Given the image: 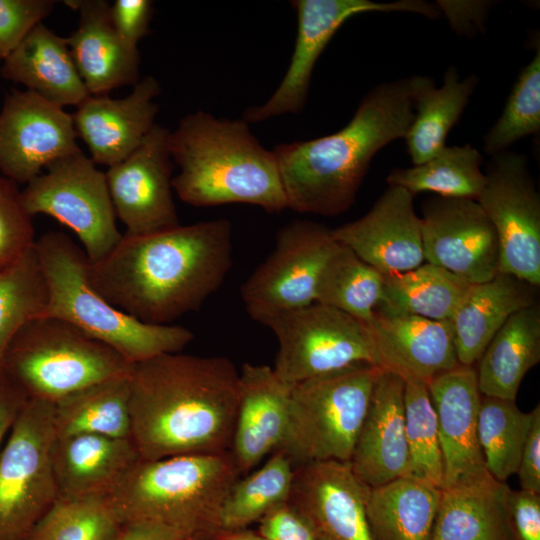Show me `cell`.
<instances>
[{"label":"cell","mask_w":540,"mask_h":540,"mask_svg":"<svg viewBox=\"0 0 540 540\" xmlns=\"http://www.w3.org/2000/svg\"><path fill=\"white\" fill-rule=\"evenodd\" d=\"M258 322L277 339L272 368L289 386L359 364L380 367L370 326L336 308L314 302Z\"/></svg>","instance_id":"9c48e42d"},{"label":"cell","mask_w":540,"mask_h":540,"mask_svg":"<svg viewBox=\"0 0 540 540\" xmlns=\"http://www.w3.org/2000/svg\"><path fill=\"white\" fill-rule=\"evenodd\" d=\"M239 373V403L229 452L241 476L280 447L292 386L264 364L245 363Z\"/></svg>","instance_id":"cb8c5ba5"},{"label":"cell","mask_w":540,"mask_h":540,"mask_svg":"<svg viewBox=\"0 0 540 540\" xmlns=\"http://www.w3.org/2000/svg\"><path fill=\"white\" fill-rule=\"evenodd\" d=\"M532 413L521 411L515 401L481 397L478 440L490 475L505 482L516 474L530 430Z\"/></svg>","instance_id":"74e56055"},{"label":"cell","mask_w":540,"mask_h":540,"mask_svg":"<svg viewBox=\"0 0 540 540\" xmlns=\"http://www.w3.org/2000/svg\"><path fill=\"white\" fill-rule=\"evenodd\" d=\"M382 288L383 275L339 243L320 275L316 302L369 325L380 302Z\"/></svg>","instance_id":"8d00e7d4"},{"label":"cell","mask_w":540,"mask_h":540,"mask_svg":"<svg viewBox=\"0 0 540 540\" xmlns=\"http://www.w3.org/2000/svg\"><path fill=\"white\" fill-rule=\"evenodd\" d=\"M483 158L470 144L445 146L428 161L409 168H395L389 186H399L413 196L433 192L438 196L476 200L485 183Z\"/></svg>","instance_id":"e575fe53"},{"label":"cell","mask_w":540,"mask_h":540,"mask_svg":"<svg viewBox=\"0 0 540 540\" xmlns=\"http://www.w3.org/2000/svg\"><path fill=\"white\" fill-rule=\"evenodd\" d=\"M369 488L348 463L311 462L295 467L288 501L318 540H374L366 515Z\"/></svg>","instance_id":"d6986e66"},{"label":"cell","mask_w":540,"mask_h":540,"mask_svg":"<svg viewBox=\"0 0 540 540\" xmlns=\"http://www.w3.org/2000/svg\"><path fill=\"white\" fill-rule=\"evenodd\" d=\"M478 361L476 373L481 395L515 401L524 376L540 361L538 304L511 315Z\"/></svg>","instance_id":"f546056e"},{"label":"cell","mask_w":540,"mask_h":540,"mask_svg":"<svg viewBox=\"0 0 540 540\" xmlns=\"http://www.w3.org/2000/svg\"><path fill=\"white\" fill-rule=\"evenodd\" d=\"M233 262V228L218 218L144 234H123L88 266L108 302L147 324L170 325L197 311L223 284Z\"/></svg>","instance_id":"6da1fadb"},{"label":"cell","mask_w":540,"mask_h":540,"mask_svg":"<svg viewBox=\"0 0 540 540\" xmlns=\"http://www.w3.org/2000/svg\"><path fill=\"white\" fill-rule=\"evenodd\" d=\"M52 404L28 400L0 453V540H26L58 498Z\"/></svg>","instance_id":"30bf717a"},{"label":"cell","mask_w":540,"mask_h":540,"mask_svg":"<svg viewBox=\"0 0 540 540\" xmlns=\"http://www.w3.org/2000/svg\"><path fill=\"white\" fill-rule=\"evenodd\" d=\"M27 401L25 394L0 368V453L14 422Z\"/></svg>","instance_id":"f907efd6"},{"label":"cell","mask_w":540,"mask_h":540,"mask_svg":"<svg viewBox=\"0 0 540 540\" xmlns=\"http://www.w3.org/2000/svg\"><path fill=\"white\" fill-rule=\"evenodd\" d=\"M478 80L476 75L460 79L456 67L447 69L440 88L427 77L416 94L414 119L404 137L413 165L428 161L446 146V137L461 117Z\"/></svg>","instance_id":"1f68e13d"},{"label":"cell","mask_w":540,"mask_h":540,"mask_svg":"<svg viewBox=\"0 0 540 540\" xmlns=\"http://www.w3.org/2000/svg\"><path fill=\"white\" fill-rule=\"evenodd\" d=\"M540 131V49L525 65L507 98L500 117L484 137L483 150L492 156L522 138Z\"/></svg>","instance_id":"b9f144b4"},{"label":"cell","mask_w":540,"mask_h":540,"mask_svg":"<svg viewBox=\"0 0 540 540\" xmlns=\"http://www.w3.org/2000/svg\"><path fill=\"white\" fill-rule=\"evenodd\" d=\"M348 464L370 488L412 475L405 435L404 379L398 374L380 368Z\"/></svg>","instance_id":"7402d4cb"},{"label":"cell","mask_w":540,"mask_h":540,"mask_svg":"<svg viewBox=\"0 0 540 540\" xmlns=\"http://www.w3.org/2000/svg\"><path fill=\"white\" fill-rule=\"evenodd\" d=\"M183 532L153 522L123 523L112 540H186Z\"/></svg>","instance_id":"816d5d0a"},{"label":"cell","mask_w":540,"mask_h":540,"mask_svg":"<svg viewBox=\"0 0 540 540\" xmlns=\"http://www.w3.org/2000/svg\"><path fill=\"white\" fill-rule=\"evenodd\" d=\"M443 461V487L467 484L490 475L478 440L481 393L472 366L458 365L429 382Z\"/></svg>","instance_id":"ffe728a7"},{"label":"cell","mask_w":540,"mask_h":540,"mask_svg":"<svg viewBox=\"0 0 540 540\" xmlns=\"http://www.w3.org/2000/svg\"><path fill=\"white\" fill-rule=\"evenodd\" d=\"M536 286L498 272L489 281L471 284L451 324L458 361L472 366L511 315L536 303Z\"/></svg>","instance_id":"83f0119b"},{"label":"cell","mask_w":540,"mask_h":540,"mask_svg":"<svg viewBox=\"0 0 540 540\" xmlns=\"http://www.w3.org/2000/svg\"><path fill=\"white\" fill-rule=\"evenodd\" d=\"M332 229L295 220L277 234L273 250L241 287L246 311L256 321L273 312L316 302L322 270L338 247Z\"/></svg>","instance_id":"5bb4252c"},{"label":"cell","mask_w":540,"mask_h":540,"mask_svg":"<svg viewBox=\"0 0 540 540\" xmlns=\"http://www.w3.org/2000/svg\"><path fill=\"white\" fill-rule=\"evenodd\" d=\"M47 304V281L34 245L0 271V365L14 336L42 317Z\"/></svg>","instance_id":"f35d334b"},{"label":"cell","mask_w":540,"mask_h":540,"mask_svg":"<svg viewBox=\"0 0 540 540\" xmlns=\"http://www.w3.org/2000/svg\"><path fill=\"white\" fill-rule=\"evenodd\" d=\"M21 190L33 216L45 214L70 228L90 263L107 255L122 235L116 225L105 173L82 150L51 162Z\"/></svg>","instance_id":"8fae6325"},{"label":"cell","mask_w":540,"mask_h":540,"mask_svg":"<svg viewBox=\"0 0 540 540\" xmlns=\"http://www.w3.org/2000/svg\"><path fill=\"white\" fill-rule=\"evenodd\" d=\"M130 378L131 374L106 379L54 404L56 436L86 433L131 439Z\"/></svg>","instance_id":"d6a6232c"},{"label":"cell","mask_w":540,"mask_h":540,"mask_svg":"<svg viewBox=\"0 0 540 540\" xmlns=\"http://www.w3.org/2000/svg\"><path fill=\"white\" fill-rule=\"evenodd\" d=\"M510 490L492 476L442 488L431 540H513Z\"/></svg>","instance_id":"f1b7e54d"},{"label":"cell","mask_w":540,"mask_h":540,"mask_svg":"<svg viewBox=\"0 0 540 540\" xmlns=\"http://www.w3.org/2000/svg\"><path fill=\"white\" fill-rule=\"evenodd\" d=\"M291 5L297 15V35L288 69L266 102L244 110L242 119L248 124L303 110L317 60L339 28L353 16L369 12H412L437 18L441 14L436 4L423 0H294Z\"/></svg>","instance_id":"4fadbf2b"},{"label":"cell","mask_w":540,"mask_h":540,"mask_svg":"<svg viewBox=\"0 0 540 540\" xmlns=\"http://www.w3.org/2000/svg\"><path fill=\"white\" fill-rule=\"evenodd\" d=\"M212 534H213V533H211V534L196 535V536L189 537V538L186 539V540H213Z\"/></svg>","instance_id":"db71d44e"},{"label":"cell","mask_w":540,"mask_h":540,"mask_svg":"<svg viewBox=\"0 0 540 540\" xmlns=\"http://www.w3.org/2000/svg\"><path fill=\"white\" fill-rule=\"evenodd\" d=\"M441 489L414 476L369 488L366 515L374 540H431Z\"/></svg>","instance_id":"4dcf8cb0"},{"label":"cell","mask_w":540,"mask_h":540,"mask_svg":"<svg viewBox=\"0 0 540 540\" xmlns=\"http://www.w3.org/2000/svg\"><path fill=\"white\" fill-rule=\"evenodd\" d=\"M0 74L60 108L77 107L90 95L74 65L65 37L58 36L42 23L3 60Z\"/></svg>","instance_id":"4316f807"},{"label":"cell","mask_w":540,"mask_h":540,"mask_svg":"<svg viewBox=\"0 0 540 540\" xmlns=\"http://www.w3.org/2000/svg\"><path fill=\"white\" fill-rule=\"evenodd\" d=\"M379 365L403 379L429 384L460 365L451 321L375 310L369 324Z\"/></svg>","instance_id":"603a6c76"},{"label":"cell","mask_w":540,"mask_h":540,"mask_svg":"<svg viewBox=\"0 0 540 540\" xmlns=\"http://www.w3.org/2000/svg\"><path fill=\"white\" fill-rule=\"evenodd\" d=\"M294 475L290 457L281 450L273 452L260 468L232 485L221 507L219 529L248 528L288 501Z\"/></svg>","instance_id":"d590c367"},{"label":"cell","mask_w":540,"mask_h":540,"mask_svg":"<svg viewBox=\"0 0 540 540\" xmlns=\"http://www.w3.org/2000/svg\"><path fill=\"white\" fill-rule=\"evenodd\" d=\"M161 92L153 76L140 79L123 98L89 95L71 114L77 137L95 164L111 167L128 157L153 128Z\"/></svg>","instance_id":"44dd1931"},{"label":"cell","mask_w":540,"mask_h":540,"mask_svg":"<svg viewBox=\"0 0 540 540\" xmlns=\"http://www.w3.org/2000/svg\"><path fill=\"white\" fill-rule=\"evenodd\" d=\"M507 511L513 540H540V494L510 490Z\"/></svg>","instance_id":"7dc6e473"},{"label":"cell","mask_w":540,"mask_h":540,"mask_svg":"<svg viewBox=\"0 0 540 540\" xmlns=\"http://www.w3.org/2000/svg\"><path fill=\"white\" fill-rule=\"evenodd\" d=\"M257 532L267 540H318L307 519L286 501L263 516Z\"/></svg>","instance_id":"f6af8a7d"},{"label":"cell","mask_w":540,"mask_h":540,"mask_svg":"<svg viewBox=\"0 0 540 540\" xmlns=\"http://www.w3.org/2000/svg\"><path fill=\"white\" fill-rule=\"evenodd\" d=\"M470 286L449 271L424 262L410 271L383 276L382 296L375 310L451 321Z\"/></svg>","instance_id":"836d02e7"},{"label":"cell","mask_w":540,"mask_h":540,"mask_svg":"<svg viewBox=\"0 0 540 540\" xmlns=\"http://www.w3.org/2000/svg\"><path fill=\"white\" fill-rule=\"evenodd\" d=\"M72 115L35 93L12 89L0 111V174L27 184L51 162L81 150Z\"/></svg>","instance_id":"e0dca14e"},{"label":"cell","mask_w":540,"mask_h":540,"mask_svg":"<svg viewBox=\"0 0 540 540\" xmlns=\"http://www.w3.org/2000/svg\"><path fill=\"white\" fill-rule=\"evenodd\" d=\"M532 421L516 474L520 489L540 494V406L531 411Z\"/></svg>","instance_id":"681fc988"},{"label":"cell","mask_w":540,"mask_h":540,"mask_svg":"<svg viewBox=\"0 0 540 540\" xmlns=\"http://www.w3.org/2000/svg\"><path fill=\"white\" fill-rule=\"evenodd\" d=\"M404 417L412 476L442 489V453L436 413L427 384L404 379Z\"/></svg>","instance_id":"60d3db41"},{"label":"cell","mask_w":540,"mask_h":540,"mask_svg":"<svg viewBox=\"0 0 540 540\" xmlns=\"http://www.w3.org/2000/svg\"><path fill=\"white\" fill-rule=\"evenodd\" d=\"M122 524L109 494L57 498L26 540H112Z\"/></svg>","instance_id":"ab89813d"},{"label":"cell","mask_w":540,"mask_h":540,"mask_svg":"<svg viewBox=\"0 0 540 540\" xmlns=\"http://www.w3.org/2000/svg\"><path fill=\"white\" fill-rule=\"evenodd\" d=\"M240 373L224 356L168 353L134 365L131 440L142 460L230 451Z\"/></svg>","instance_id":"7a4b0ae2"},{"label":"cell","mask_w":540,"mask_h":540,"mask_svg":"<svg viewBox=\"0 0 540 540\" xmlns=\"http://www.w3.org/2000/svg\"><path fill=\"white\" fill-rule=\"evenodd\" d=\"M238 478L230 452L140 459L109 497L122 523L153 522L192 537L219 530L222 504Z\"/></svg>","instance_id":"5b68a950"},{"label":"cell","mask_w":540,"mask_h":540,"mask_svg":"<svg viewBox=\"0 0 540 540\" xmlns=\"http://www.w3.org/2000/svg\"><path fill=\"white\" fill-rule=\"evenodd\" d=\"M32 216L18 184L0 174V271L35 245Z\"/></svg>","instance_id":"7bdbcfd3"},{"label":"cell","mask_w":540,"mask_h":540,"mask_svg":"<svg viewBox=\"0 0 540 540\" xmlns=\"http://www.w3.org/2000/svg\"><path fill=\"white\" fill-rule=\"evenodd\" d=\"M79 12L78 26L65 37L74 65L90 95H104L114 88L140 80L137 46L115 31L105 0L65 1Z\"/></svg>","instance_id":"d4e9b609"},{"label":"cell","mask_w":540,"mask_h":540,"mask_svg":"<svg viewBox=\"0 0 540 540\" xmlns=\"http://www.w3.org/2000/svg\"><path fill=\"white\" fill-rule=\"evenodd\" d=\"M0 368L28 400L54 405L87 386L129 375L134 365L71 323L42 316L18 331Z\"/></svg>","instance_id":"52a82bcc"},{"label":"cell","mask_w":540,"mask_h":540,"mask_svg":"<svg viewBox=\"0 0 540 540\" xmlns=\"http://www.w3.org/2000/svg\"><path fill=\"white\" fill-rule=\"evenodd\" d=\"M54 5L51 0H0V60H5L42 23Z\"/></svg>","instance_id":"ee69618b"},{"label":"cell","mask_w":540,"mask_h":540,"mask_svg":"<svg viewBox=\"0 0 540 540\" xmlns=\"http://www.w3.org/2000/svg\"><path fill=\"white\" fill-rule=\"evenodd\" d=\"M450 26L459 34L471 36L484 27L490 7V1H455L439 0L436 2Z\"/></svg>","instance_id":"c3c4849f"},{"label":"cell","mask_w":540,"mask_h":540,"mask_svg":"<svg viewBox=\"0 0 540 540\" xmlns=\"http://www.w3.org/2000/svg\"><path fill=\"white\" fill-rule=\"evenodd\" d=\"M152 14L153 3L149 0H115L109 7L115 31L133 46L149 33Z\"/></svg>","instance_id":"bcb514c9"},{"label":"cell","mask_w":540,"mask_h":540,"mask_svg":"<svg viewBox=\"0 0 540 540\" xmlns=\"http://www.w3.org/2000/svg\"><path fill=\"white\" fill-rule=\"evenodd\" d=\"M476 201L495 228L499 272L540 285V196L527 157L511 150L491 156Z\"/></svg>","instance_id":"7c38bea8"},{"label":"cell","mask_w":540,"mask_h":540,"mask_svg":"<svg viewBox=\"0 0 540 540\" xmlns=\"http://www.w3.org/2000/svg\"><path fill=\"white\" fill-rule=\"evenodd\" d=\"M380 368L359 364L293 385L277 450L295 467L320 461L348 463Z\"/></svg>","instance_id":"ba28073f"},{"label":"cell","mask_w":540,"mask_h":540,"mask_svg":"<svg viewBox=\"0 0 540 540\" xmlns=\"http://www.w3.org/2000/svg\"><path fill=\"white\" fill-rule=\"evenodd\" d=\"M170 130L155 124L124 160L108 167L106 182L126 234L144 235L179 224L173 200Z\"/></svg>","instance_id":"9a60e30c"},{"label":"cell","mask_w":540,"mask_h":540,"mask_svg":"<svg viewBox=\"0 0 540 540\" xmlns=\"http://www.w3.org/2000/svg\"><path fill=\"white\" fill-rule=\"evenodd\" d=\"M332 235L383 276L404 273L425 262L413 195L399 186H389L365 215L332 229Z\"/></svg>","instance_id":"ac0fdd59"},{"label":"cell","mask_w":540,"mask_h":540,"mask_svg":"<svg viewBox=\"0 0 540 540\" xmlns=\"http://www.w3.org/2000/svg\"><path fill=\"white\" fill-rule=\"evenodd\" d=\"M427 77L381 83L364 96L342 129L275 146L287 209L322 216L348 210L374 155L405 137L414 119L416 94Z\"/></svg>","instance_id":"3957f363"},{"label":"cell","mask_w":540,"mask_h":540,"mask_svg":"<svg viewBox=\"0 0 540 540\" xmlns=\"http://www.w3.org/2000/svg\"><path fill=\"white\" fill-rule=\"evenodd\" d=\"M213 540H267L257 530L249 528L238 530L219 529L212 534Z\"/></svg>","instance_id":"f5cc1de1"},{"label":"cell","mask_w":540,"mask_h":540,"mask_svg":"<svg viewBox=\"0 0 540 540\" xmlns=\"http://www.w3.org/2000/svg\"><path fill=\"white\" fill-rule=\"evenodd\" d=\"M169 148L179 167L172 188L184 203H243L267 213L287 209L273 150L260 144L242 118L216 117L203 110L187 114L170 131Z\"/></svg>","instance_id":"277c9868"},{"label":"cell","mask_w":540,"mask_h":540,"mask_svg":"<svg viewBox=\"0 0 540 540\" xmlns=\"http://www.w3.org/2000/svg\"><path fill=\"white\" fill-rule=\"evenodd\" d=\"M139 460L130 438L86 433L56 436L52 463L58 498L110 494Z\"/></svg>","instance_id":"484cf974"},{"label":"cell","mask_w":540,"mask_h":540,"mask_svg":"<svg viewBox=\"0 0 540 540\" xmlns=\"http://www.w3.org/2000/svg\"><path fill=\"white\" fill-rule=\"evenodd\" d=\"M35 249L48 287L43 316L71 323L133 365L178 353L193 340L192 331L185 327L147 324L108 302L89 281L85 252L65 233L43 234Z\"/></svg>","instance_id":"8992f818"},{"label":"cell","mask_w":540,"mask_h":540,"mask_svg":"<svg viewBox=\"0 0 540 540\" xmlns=\"http://www.w3.org/2000/svg\"><path fill=\"white\" fill-rule=\"evenodd\" d=\"M420 219L425 262L469 284L499 272L498 237L476 200L436 195L423 202Z\"/></svg>","instance_id":"2e32d148"}]
</instances>
